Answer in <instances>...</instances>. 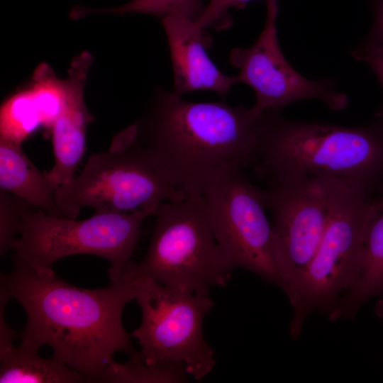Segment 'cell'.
Listing matches in <instances>:
<instances>
[{
	"label": "cell",
	"instance_id": "6da1fadb",
	"mask_svg": "<svg viewBox=\"0 0 383 383\" xmlns=\"http://www.w3.org/2000/svg\"><path fill=\"white\" fill-rule=\"evenodd\" d=\"M13 267L1 274L0 297L16 300L26 315L21 345L38 351L44 345L52 357L99 382L116 353L135 350L122 324V313L135 299L137 277L127 263L119 279L100 289L72 286L55 272L43 274L16 255Z\"/></svg>",
	"mask_w": 383,
	"mask_h": 383
},
{
	"label": "cell",
	"instance_id": "7a4b0ae2",
	"mask_svg": "<svg viewBox=\"0 0 383 383\" xmlns=\"http://www.w3.org/2000/svg\"><path fill=\"white\" fill-rule=\"evenodd\" d=\"M263 113L223 102H190L157 88L136 122L138 140L187 195H202L221 174L253 165Z\"/></svg>",
	"mask_w": 383,
	"mask_h": 383
},
{
	"label": "cell",
	"instance_id": "3957f363",
	"mask_svg": "<svg viewBox=\"0 0 383 383\" xmlns=\"http://www.w3.org/2000/svg\"><path fill=\"white\" fill-rule=\"evenodd\" d=\"M253 166L260 179L331 178L373 197L383 187V120L348 127L292 121L267 110Z\"/></svg>",
	"mask_w": 383,
	"mask_h": 383
},
{
	"label": "cell",
	"instance_id": "277c9868",
	"mask_svg": "<svg viewBox=\"0 0 383 383\" xmlns=\"http://www.w3.org/2000/svg\"><path fill=\"white\" fill-rule=\"evenodd\" d=\"M187 194L164 164L138 140L136 122L118 133L107 150L93 153L82 171L55 192L65 218H77L81 209L120 213L157 209Z\"/></svg>",
	"mask_w": 383,
	"mask_h": 383
},
{
	"label": "cell",
	"instance_id": "5b68a950",
	"mask_svg": "<svg viewBox=\"0 0 383 383\" xmlns=\"http://www.w3.org/2000/svg\"><path fill=\"white\" fill-rule=\"evenodd\" d=\"M146 253L132 262L137 273L170 288L207 294L224 287L233 270L215 238L203 195H187L157 207Z\"/></svg>",
	"mask_w": 383,
	"mask_h": 383
},
{
	"label": "cell",
	"instance_id": "8992f818",
	"mask_svg": "<svg viewBox=\"0 0 383 383\" xmlns=\"http://www.w3.org/2000/svg\"><path fill=\"white\" fill-rule=\"evenodd\" d=\"M157 209L120 213H95L84 220L60 218L31 207L23 219L18 236L11 250L36 272L52 274L60 259L74 255H92L110 264L111 281L121 277L138 241L145 219Z\"/></svg>",
	"mask_w": 383,
	"mask_h": 383
},
{
	"label": "cell",
	"instance_id": "52a82bcc",
	"mask_svg": "<svg viewBox=\"0 0 383 383\" xmlns=\"http://www.w3.org/2000/svg\"><path fill=\"white\" fill-rule=\"evenodd\" d=\"M329 194L328 223L317 251L291 304L289 334L296 340L308 316L327 315L359 270L372 197L336 179L325 178Z\"/></svg>",
	"mask_w": 383,
	"mask_h": 383
},
{
	"label": "cell",
	"instance_id": "ba28073f",
	"mask_svg": "<svg viewBox=\"0 0 383 383\" xmlns=\"http://www.w3.org/2000/svg\"><path fill=\"white\" fill-rule=\"evenodd\" d=\"M137 277L135 300L142 321L132 333L150 365H165L184 370L201 381L213 370L214 353L203 334V321L213 306L207 294L170 288L150 277Z\"/></svg>",
	"mask_w": 383,
	"mask_h": 383
},
{
	"label": "cell",
	"instance_id": "9c48e42d",
	"mask_svg": "<svg viewBox=\"0 0 383 383\" xmlns=\"http://www.w3.org/2000/svg\"><path fill=\"white\" fill-rule=\"evenodd\" d=\"M202 195L215 238L230 266L279 287L272 226L262 189L243 170H232L216 177Z\"/></svg>",
	"mask_w": 383,
	"mask_h": 383
},
{
	"label": "cell",
	"instance_id": "30bf717a",
	"mask_svg": "<svg viewBox=\"0 0 383 383\" xmlns=\"http://www.w3.org/2000/svg\"><path fill=\"white\" fill-rule=\"evenodd\" d=\"M273 218L279 287L293 302L317 251L329 216L325 178L290 177L268 181L262 189Z\"/></svg>",
	"mask_w": 383,
	"mask_h": 383
},
{
	"label": "cell",
	"instance_id": "8fae6325",
	"mask_svg": "<svg viewBox=\"0 0 383 383\" xmlns=\"http://www.w3.org/2000/svg\"><path fill=\"white\" fill-rule=\"evenodd\" d=\"M267 10L264 28L255 43L246 48H234L229 54L230 62L240 71L239 82L254 91L253 109L260 113L280 110L303 99L319 100L335 111L345 109L348 96L336 91L332 82L309 80L288 62L278 42L277 1L267 2Z\"/></svg>",
	"mask_w": 383,
	"mask_h": 383
},
{
	"label": "cell",
	"instance_id": "7c38bea8",
	"mask_svg": "<svg viewBox=\"0 0 383 383\" xmlns=\"http://www.w3.org/2000/svg\"><path fill=\"white\" fill-rule=\"evenodd\" d=\"M161 20L170 50L173 93L182 96L193 91L208 90L224 98L239 79L224 74L209 58L206 50L212 46V39L205 29L180 13Z\"/></svg>",
	"mask_w": 383,
	"mask_h": 383
},
{
	"label": "cell",
	"instance_id": "4fadbf2b",
	"mask_svg": "<svg viewBox=\"0 0 383 383\" xmlns=\"http://www.w3.org/2000/svg\"><path fill=\"white\" fill-rule=\"evenodd\" d=\"M91 62L88 53L73 61L69 72L71 85L67 97L50 129L55 161L46 172L58 187L68 184L76 176L85 152L87 127L94 121L84 100V86Z\"/></svg>",
	"mask_w": 383,
	"mask_h": 383
},
{
	"label": "cell",
	"instance_id": "5bb4252c",
	"mask_svg": "<svg viewBox=\"0 0 383 383\" xmlns=\"http://www.w3.org/2000/svg\"><path fill=\"white\" fill-rule=\"evenodd\" d=\"M70 84L69 77L59 79L48 65H40L30 83L4 103L1 137L21 143L40 126L50 129L67 97Z\"/></svg>",
	"mask_w": 383,
	"mask_h": 383
},
{
	"label": "cell",
	"instance_id": "9a60e30c",
	"mask_svg": "<svg viewBox=\"0 0 383 383\" xmlns=\"http://www.w3.org/2000/svg\"><path fill=\"white\" fill-rule=\"evenodd\" d=\"M376 296L383 297V187L372 199L359 270L328 317L352 318Z\"/></svg>",
	"mask_w": 383,
	"mask_h": 383
},
{
	"label": "cell",
	"instance_id": "2e32d148",
	"mask_svg": "<svg viewBox=\"0 0 383 383\" xmlns=\"http://www.w3.org/2000/svg\"><path fill=\"white\" fill-rule=\"evenodd\" d=\"M58 186L28 159L21 143L0 138V191L17 196L45 213L65 218L55 200Z\"/></svg>",
	"mask_w": 383,
	"mask_h": 383
},
{
	"label": "cell",
	"instance_id": "e0dca14e",
	"mask_svg": "<svg viewBox=\"0 0 383 383\" xmlns=\"http://www.w3.org/2000/svg\"><path fill=\"white\" fill-rule=\"evenodd\" d=\"M15 331L6 323L5 309H0L1 383H79L87 382L79 372L55 357L45 358L38 351L16 347Z\"/></svg>",
	"mask_w": 383,
	"mask_h": 383
},
{
	"label": "cell",
	"instance_id": "ac0fdd59",
	"mask_svg": "<svg viewBox=\"0 0 383 383\" xmlns=\"http://www.w3.org/2000/svg\"><path fill=\"white\" fill-rule=\"evenodd\" d=\"M126 363L112 362L102 372L99 382L111 383L186 382L189 374L182 368L165 365H150L140 351L129 355Z\"/></svg>",
	"mask_w": 383,
	"mask_h": 383
},
{
	"label": "cell",
	"instance_id": "d6986e66",
	"mask_svg": "<svg viewBox=\"0 0 383 383\" xmlns=\"http://www.w3.org/2000/svg\"><path fill=\"white\" fill-rule=\"evenodd\" d=\"M205 8L201 0H132L113 8L92 9L77 6L72 9L70 17L79 19L90 14L133 13L152 15L162 19L170 13H180L197 21Z\"/></svg>",
	"mask_w": 383,
	"mask_h": 383
},
{
	"label": "cell",
	"instance_id": "ffe728a7",
	"mask_svg": "<svg viewBox=\"0 0 383 383\" xmlns=\"http://www.w3.org/2000/svg\"><path fill=\"white\" fill-rule=\"evenodd\" d=\"M33 207L23 199L0 191V252L5 254L20 234L23 215Z\"/></svg>",
	"mask_w": 383,
	"mask_h": 383
},
{
	"label": "cell",
	"instance_id": "44dd1931",
	"mask_svg": "<svg viewBox=\"0 0 383 383\" xmlns=\"http://www.w3.org/2000/svg\"><path fill=\"white\" fill-rule=\"evenodd\" d=\"M251 1L253 0H210L196 22L204 29L211 28L221 30L228 28L233 23L228 10L231 8L243 9ZM265 1L267 3L277 0Z\"/></svg>",
	"mask_w": 383,
	"mask_h": 383
},
{
	"label": "cell",
	"instance_id": "7402d4cb",
	"mask_svg": "<svg viewBox=\"0 0 383 383\" xmlns=\"http://www.w3.org/2000/svg\"><path fill=\"white\" fill-rule=\"evenodd\" d=\"M355 59L367 63L378 77L383 88V45L369 47L360 45L353 52ZM375 118L383 120V104Z\"/></svg>",
	"mask_w": 383,
	"mask_h": 383
},
{
	"label": "cell",
	"instance_id": "603a6c76",
	"mask_svg": "<svg viewBox=\"0 0 383 383\" xmlns=\"http://www.w3.org/2000/svg\"><path fill=\"white\" fill-rule=\"evenodd\" d=\"M373 9L374 20L372 28L360 45H383V0H373Z\"/></svg>",
	"mask_w": 383,
	"mask_h": 383
},
{
	"label": "cell",
	"instance_id": "cb8c5ba5",
	"mask_svg": "<svg viewBox=\"0 0 383 383\" xmlns=\"http://www.w3.org/2000/svg\"><path fill=\"white\" fill-rule=\"evenodd\" d=\"M374 311L379 318L383 319V297L380 298L377 302L374 307Z\"/></svg>",
	"mask_w": 383,
	"mask_h": 383
}]
</instances>
